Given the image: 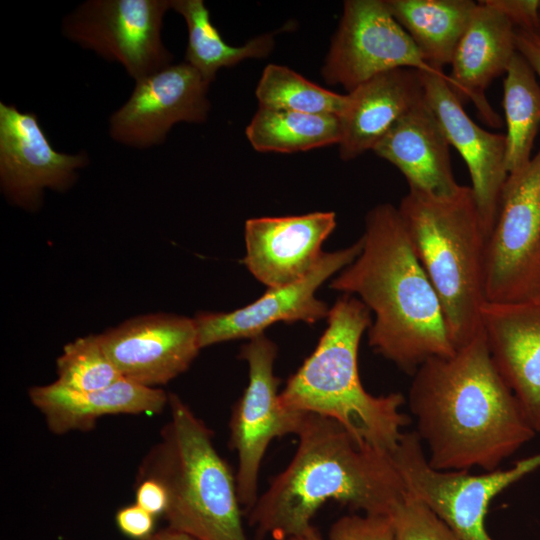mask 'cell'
<instances>
[{"label": "cell", "mask_w": 540, "mask_h": 540, "mask_svg": "<svg viewBox=\"0 0 540 540\" xmlns=\"http://www.w3.org/2000/svg\"><path fill=\"white\" fill-rule=\"evenodd\" d=\"M28 395L57 435L91 430L98 419L108 415L160 413L169 402V394L162 389L124 377L93 391L71 390L53 382L30 388Z\"/></svg>", "instance_id": "cell-22"}, {"label": "cell", "mask_w": 540, "mask_h": 540, "mask_svg": "<svg viewBox=\"0 0 540 540\" xmlns=\"http://www.w3.org/2000/svg\"><path fill=\"white\" fill-rule=\"evenodd\" d=\"M362 250L330 287L356 294L373 311L368 329L373 351L413 375L425 361L448 357L450 340L437 293L423 269L402 216L389 203L365 218Z\"/></svg>", "instance_id": "cell-2"}, {"label": "cell", "mask_w": 540, "mask_h": 540, "mask_svg": "<svg viewBox=\"0 0 540 540\" xmlns=\"http://www.w3.org/2000/svg\"><path fill=\"white\" fill-rule=\"evenodd\" d=\"M255 94L261 108L335 115L339 118L348 101L347 94L327 90L278 64L265 67Z\"/></svg>", "instance_id": "cell-27"}, {"label": "cell", "mask_w": 540, "mask_h": 540, "mask_svg": "<svg viewBox=\"0 0 540 540\" xmlns=\"http://www.w3.org/2000/svg\"><path fill=\"white\" fill-rule=\"evenodd\" d=\"M56 383L76 391L108 387L122 378L105 353L99 334L79 337L66 344L57 358Z\"/></svg>", "instance_id": "cell-28"}, {"label": "cell", "mask_w": 540, "mask_h": 540, "mask_svg": "<svg viewBox=\"0 0 540 540\" xmlns=\"http://www.w3.org/2000/svg\"><path fill=\"white\" fill-rule=\"evenodd\" d=\"M169 9L171 0H86L64 16L61 32L138 81L173 62L161 36Z\"/></svg>", "instance_id": "cell-9"}, {"label": "cell", "mask_w": 540, "mask_h": 540, "mask_svg": "<svg viewBox=\"0 0 540 540\" xmlns=\"http://www.w3.org/2000/svg\"><path fill=\"white\" fill-rule=\"evenodd\" d=\"M481 318L495 367L540 433V293L518 302H486Z\"/></svg>", "instance_id": "cell-17"}, {"label": "cell", "mask_w": 540, "mask_h": 540, "mask_svg": "<svg viewBox=\"0 0 540 540\" xmlns=\"http://www.w3.org/2000/svg\"><path fill=\"white\" fill-rule=\"evenodd\" d=\"M398 68L445 76L422 57L384 0H347L322 67L330 85L350 92L370 78Z\"/></svg>", "instance_id": "cell-11"}, {"label": "cell", "mask_w": 540, "mask_h": 540, "mask_svg": "<svg viewBox=\"0 0 540 540\" xmlns=\"http://www.w3.org/2000/svg\"><path fill=\"white\" fill-rule=\"evenodd\" d=\"M424 60L437 72L453 55L477 7L472 0H384Z\"/></svg>", "instance_id": "cell-23"}, {"label": "cell", "mask_w": 540, "mask_h": 540, "mask_svg": "<svg viewBox=\"0 0 540 540\" xmlns=\"http://www.w3.org/2000/svg\"><path fill=\"white\" fill-rule=\"evenodd\" d=\"M143 540H199L194 536L183 532L181 530L167 526L164 529H160L153 532L150 536Z\"/></svg>", "instance_id": "cell-35"}, {"label": "cell", "mask_w": 540, "mask_h": 540, "mask_svg": "<svg viewBox=\"0 0 540 540\" xmlns=\"http://www.w3.org/2000/svg\"><path fill=\"white\" fill-rule=\"evenodd\" d=\"M327 318L315 350L280 392L281 401L290 409L333 419L360 445L391 454L410 418L401 411V393L374 396L361 383L358 351L372 324L371 311L344 294Z\"/></svg>", "instance_id": "cell-4"}, {"label": "cell", "mask_w": 540, "mask_h": 540, "mask_svg": "<svg viewBox=\"0 0 540 540\" xmlns=\"http://www.w3.org/2000/svg\"><path fill=\"white\" fill-rule=\"evenodd\" d=\"M506 122V167L508 174L522 169L531 160L540 126V84L525 58L517 52L503 84Z\"/></svg>", "instance_id": "cell-26"}, {"label": "cell", "mask_w": 540, "mask_h": 540, "mask_svg": "<svg viewBox=\"0 0 540 540\" xmlns=\"http://www.w3.org/2000/svg\"><path fill=\"white\" fill-rule=\"evenodd\" d=\"M297 436L292 460L249 509L258 534L276 540L304 534L329 500L388 516L405 495L391 454L360 445L335 420L308 413Z\"/></svg>", "instance_id": "cell-3"}, {"label": "cell", "mask_w": 540, "mask_h": 540, "mask_svg": "<svg viewBox=\"0 0 540 540\" xmlns=\"http://www.w3.org/2000/svg\"><path fill=\"white\" fill-rule=\"evenodd\" d=\"M277 346L264 334L249 339L240 357L247 361L249 382L233 407L229 421L230 447L238 457L235 473L241 506L250 509L258 499V477L270 443L289 434L298 435L308 413L286 407L274 375Z\"/></svg>", "instance_id": "cell-10"}, {"label": "cell", "mask_w": 540, "mask_h": 540, "mask_svg": "<svg viewBox=\"0 0 540 540\" xmlns=\"http://www.w3.org/2000/svg\"><path fill=\"white\" fill-rule=\"evenodd\" d=\"M159 441L142 460L137 479L166 490L169 527L199 540H249L241 519L236 479L217 452L212 432L176 394Z\"/></svg>", "instance_id": "cell-6"}, {"label": "cell", "mask_w": 540, "mask_h": 540, "mask_svg": "<svg viewBox=\"0 0 540 540\" xmlns=\"http://www.w3.org/2000/svg\"><path fill=\"white\" fill-rule=\"evenodd\" d=\"M88 163L85 151H56L35 113L0 102V187L11 204L36 211L45 189H70Z\"/></svg>", "instance_id": "cell-13"}, {"label": "cell", "mask_w": 540, "mask_h": 540, "mask_svg": "<svg viewBox=\"0 0 540 540\" xmlns=\"http://www.w3.org/2000/svg\"><path fill=\"white\" fill-rule=\"evenodd\" d=\"M540 293V148L510 173L486 243V302L512 303Z\"/></svg>", "instance_id": "cell-8"}, {"label": "cell", "mask_w": 540, "mask_h": 540, "mask_svg": "<svg viewBox=\"0 0 540 540\" xmlns=\"http://www.w3.org/2000/svg\"><path fill=\"white\" fill-rule=\"evenodd\" d=\"M425 99L440 122L451 146L463 158L487 238L497 219L501 194L508 177L505 134L478 126L450 87L448 75L421 72Z\"/></svg>", "instance_id": "cell-16"}, {"label": "cell", "mask_w": 540, "mask_h": 540, "mask_svg": "<svg viewBox=\"0 0 540 540\" xmlns=\"http://www.w3.org/2000/svg\"><path fill=\"white\" fill-rule=\"evenodd\" d=\"M335 226L334 212L249 219L244 264L268 288L292 284L316 267Z\"/></svg>", "instance_id": "cell-18"}, {"label": "cell", "mask_w": 540, "mask_h": 540, "mask_svg": "<svg viewBox=\"0 0 540 540\" xmlns=\"http://www.w3.org/2000/svg\"><path fill=\"white\" fill-rule=\"evenodd\" d=\"M245 133L259 152L294 153L339 144L341 121L335 115L259 107Z\"/></svg>", "instance_id": "cell-25"}, {"label": "cell", "mask_w": 540, "mask_h": 540, "mask_svg": "<svg viewBox=\"0 0 540 540\" xmlns=\"http://www.w3.org/2000/svg\"><path fill=\"white\" fill-rule=\"evenodd\" d=\"M99 338L122 377L153 388L185 372L201 349L194 318L166 313L130 318Z\"/></svg>", "instance_id": "cell-15"}, {"label": "cell", "mask_w": 540, "mask_h": 540, "mask_svg": "<svg viewBox=\"0 0 540 540\" xmlns=\"http://www.w3.org/2000/svg\"><path fill=\"white\" fill-rule=\"evenodd\" d=\"M406 490L426 503L460 538L493 540L485 527L492 500L540 468V453L505 470L473 475L430 466L416 431L404 432L391 453Z\"/></svg>", "instance_id": "cell-7"}, {"label": "cell", "mask_w": 540, "mask_h": 540, "mask_svg": "<svg viewBox=\"0 0 540 540\" xmlns=\"http://www.w3.org/2000/svg\"><path fill=\"white\" fill-rule=\"evenodd\" d=\"M513 23L488 0L477 2L451 61L450 87L463 102L469 99L481 119L494 128L502 119L486 97L492 81L505 75L518 52Z\"/></svg>", "instance_id": "cell-19"}, {"label": "cell", "mask_w": 540, "mask_h": 540, "mask_svg": "<svg viewBox=\"0 0 540 540\" xmlns=\"http://www.w3.org/2000/svg\"><path fill=\"white\" fill-rule=\"evenodd\" d=\"M499 9L517 29L536 31L539 22L540 0H488Z\"/></svg>", "instance_id": "cell-32"}, {"label": "cell", "mask_w": 540, "mask_h": 540, "mask_svg": "<svg viewBox=\"0 0 540 540\" xmlns=\"http://www.w3.org/2000/svg\"><path fill=\"white\" fill-rule=\"evenodd\" d=\"M515 38L517 51L529 63L540 80V36L533 30L516 28Z\"/></svg>", "instance_id": "cell-34"}, {"label": "cell", "mask_w": 540, "mask_h": 540, "mask_svg": "<svg viewBox=\"0 0 540 540\" xmlns=\"http://www.w3.org/2000/svg\"><path fill=\"white\" fill-rule=\"evenodd\" d=\"M398 210L440 300L455 350L482 329L487 235L470 186L449 196L409 189Z\"/></svg>", "instance_id": "cell-5"}, {"label": "cell", "mask_w": 540, "mask_h": 540, "mask_svg": "<svg viewBox=\"0 0 540 540\" xmlns=\"http://www.w3.org/2000/svg\"><path fill=\"white\" fill-rule=\"evenodd\" d=\"M412 377L408 405L434 469L493 471L536 435L483 331L453 355L425 361Z\"/></svg>", "instance_id": "cell-1"}, {"label": "cell", "mask_w": 540, "mask_h": 540, "mask_svg": "<svg viewBox=\"0 0 540 540\" xmlns=\"http://www.w3.org/2000/svg\"><path fill=\"white\" fill-rule=\"evenodd\" d=\"M210 84L185 61L135 81L127 101L109 118L110 137L146 149L162 144L177 123H204L211 106Z\"/></svg>", "instance_id": "cell-12"}, {"label": "cell", "mask_w": 540, "mask_h": 540, "mask_svg": "<svg viewBox=\"0 0 540 540\" xmlns=\"http://www.w3.org/2000/svg\"><path fill=\"white\" fill-rule=\"evenodd\" d=\"M450 146L424 98L396 122L372 151L403 174L409 189L449 196L461 186L453 175Z\"/></svg>", "instance_id": "cell-20"}, {"label": "cell", "mask_w": 540, "mask_h": 540, "mask_svg": "<svg viewBox=\"0 0 540 540\" xmlns=\"http://www.w3.org/2000/svg\"><path fill=\"white\" fill-rule=\"evenodd\" d=\"M329 540H394L388 516L352 514L336 520Z\"/></svg>", "instance_id": "cell-30"}, {"label": "cell", "mask_w": 540, "mask_h": 540, "mask_svg": "<svg viewBox=\"0 0 540 540\" xmlns=\"http://www.w3.org/2000/svg\"><path fill=\"white\" fill-rule=\"evenodd\" d=\"M115 522L125 536L143 540L154 532L155 516L135 503L119 509Z\"/></svg>", "instance_id": "cell-31"}, {"label": "cell", "mask_w": 540, "mask_h": 540, "mask_svg": "<svg viewBox=\"0 0 540 540\" xmlns=\"http://www.w3.org/2000/svg\"><path fill=\"white\" fill-rule=\"evenodd\" d=\"M535 32L540 36V8H539V22H538V26Z\"/></svg>", "instance_id": "cell-37"}, {"label": "cell", "mask_w": 540, "mask_h": 540, "mask_svg": "<svg viewBox=\"0 0 540 540\" xmlns=\"http://www.w3.org/2000/svg\"><path fill=\"white\" fill-rule=\"evenodd\" d=\"M287 540H323L319 532L312 527L309 531L304 534L288 538Z\"/></svg>", "instance_id": "cell-36"}, {"label": "cell", "mask_w": 540, "mask_h": 540, "mask_svg": "<svg viewBox=\"0 0 540 540\" xmlns=\"http://www.w3.org/2000/svg\"><path fill=\"white\" fill-rule=\"evenodd\" d=\"M135 503L154 516L164 515L168 503L166 490L154 479H137Z\"/></svg>", "instance_id": "cell-33"}, {"label": "cell", "mask_w": 540, "mask_h": 540, "mask_svg": "<svg viewBox=\"0 0 540 540\" xmlns=\"http://www.w3.org/2000/svg\"><path fill=\"white\" fill-rule=\"evenodd\" d=\"M347 97L338 144L339 156L345 161L373 150L396 122L425 98L421 72L398 68L378 74Z\"/></svg>", "instance_id": "cell-21"}, {"label": "cell", "mask_w": 540, "mask_h": 540, "mask_svg": "<svg viewBox=\"0 0 540 540\" xmlns=\"http://www.w3.org/2000/svg\"><path fill=\"white\" fill-rule=\"evenodd\" d=\"M171 9L183 17L187 26L185 62L210 83L220 69L234 66L245 59L264 58L273 50L274 38L271 34L257 36L241 46L224 41L213 25L203 0H171Z\"/></svg>", "instance_id": "cell-24"}, {"label": "cell", "mask_w": 540, "mask_h": 540, "mask_svg": "<svg viewBox=\"0 0 540 540\" xmlns=\"http://www.w3.org/2000/svg\"><path fill=\"white\" fill-rule=\"evenodd\" d=\"M388 518L394 540H460L426 503L407 490Z\"/></svg>", "instance_id": "cell-29"}, {"label": "cell", "mask_w": 540, "mask_h": 540, "mask_svg": "<svg viewBox=\"0 0 540 540\" xmlns=\"http://www.w3.org/2000/svg\"><path fill=\"white\" fill-rule=\"evenodd\" d=\"M362 239L353 245L323 253L316 267L292 284L268 288L253 303L230 312H199L194 321L200 348L241 338H254L276 322L313 324L328 316L327 304L316 290L334 273L350 265L362 250Z\"/></svg>", "instance_id": "cell-14"}]
</instances>
